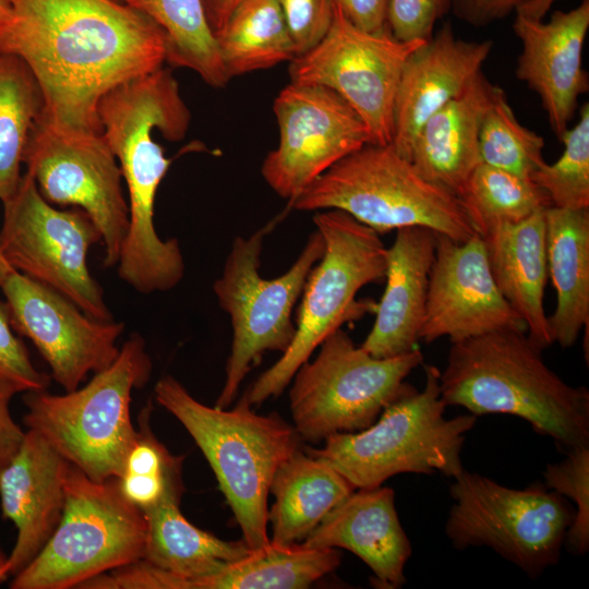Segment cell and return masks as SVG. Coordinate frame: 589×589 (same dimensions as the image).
I'll return each mask as SVG.
<instances>
[{
	"mask_svg": "<svg viewBox=\"0 0 589 589\" xmlns=\"http://www.w3.org/2000/svg\"><path fill=\"white\" fill-rule=\"evenodd\" d=\"M505 328L527 330L493 280L482 237L457 242L436 233L419 339L453 344Z\"/></svg>",
	"mask_w": 589,
	"mask_h": 589,
	"instance_id": "obj_18",
	"label": "cell"
},
{
	"mask_svg": "<svg viewBox=\"0 0 589 589\" xmlns=\"http://www.w3.org/2000/svg\"><path fill=\"white\" fill-rule=\"evenodd\" d=\"M143 513L147 524L143 560L184 578L189 589L195 580L254 552L243 540H221L192 525L182 515L179 501L168 500Z\"/></svg>",
	"mask_w": 589,
	"mask_h": 589,
	"instance_id": "obj_28",
	"label": "cell"
},
{
	"mask_svg": "<svg viewBox=\"0 0 589 589\" xmlns=\"http://www.w3.org/2000/svg\"><path fill=\"white\" fill-rule=\"evenodd\" d=\"M266 232L262 229L248 238L236 237L213 285L232 328L226 378L215 405L218 408L231 405L242 381L266 351L283 353L289 348L296 334L293 306L325 250L324 239L315 229L291 267L278 277L265 279L260 266Z\"/></svg>",
	"mask_w": 589,
	"mask_h": 589,
	"instance_id": "obj_10",
	"label": "cell"
},
{
	"mask_svg": "<svg viewBox=\"0 0 589 589\" xmlns=\"http://www.w3.org/2000/svg\"><path fill=\"white\" fill-rule=\"evenodd\" d=\"M445 534L459 551L488 546L530 578L558 563L575 508L544 484L513 489L462 470L449 488Z\"/></svg>",
	"mask_w": 589,
	"mask_h": 589,
	"instance_id": "obj_9",
	"label": "cell"
},
{
	"mask_svg": "<svg viewBox=\"0 0 589 589\" xmlns=\"http://www.w3.org/2000/svg\"><path fill=\"white\" fill-rule=\"evenodd\" d=\"M286 20L296 57L315 47L334 19L333 0H276Z\"/></svg>",
	"mask_w": 589,
	"mask_h": 589,
	"instance_id": "obj_39",
	"label": "cell"
},
{
	"mask_svg": "<svg viewBox=\"0 0 589 589\" xmlns=\"http://www.w3.org/2000/svg\"><path fill=\"white\" fill-rule=\"evenodd\" d=\"M148 402L140 412L135 441L118 480L123 496L142 512L168 501H181L183 456L172 455L154 435Z\"/></svg>",
	"mask_w": 589,
	"mask_h": 589,
	"instance_id": "obj_34",
	"label": "cell"
},
{
	"mask_svg": "<svg viewBox=\"0 0 589 589\" xmlns=\"http://www.w3.org/2000/svg\"><path fill=\"white\" fill-rule=\"evenodd\" d=\"M207 22L215 35L241 0H202Z\"/></svg>",
	"mask_w": 589,
	"mask_h": 589,
	"instance_id": "obj_44",
	"label": "cell"
},
{
	"mask_svg": "<svg viewBox=\"0 0 589 589\" xmlns=\"http://www.w3.org/2000/svg\"><path fill=\"white\" fill-rule=\"evenodd\" d=\"M215 39L229 80L296 57L286 20L276 0H241L215 33Z\"/></svg>",
	"mask_w": 589,
	"mask_h": 589,
	"instance_id": "obj_29",
	"label": "cell"
},
{
	"mask_svg": "<svg viewBox=\"0 0 589 589\" xmlns=\"http://www.w3.org/2000/svg\"><path fill=\"white\" fill-rule=\"evenodd\" d=\"M17 393L16 387L0 380V469L14 457L25 436L10 413V401Z\"/></svg>",
	"mask_w": 589,
	"mask_h": 589,
	"instance_id": "obj_42",
	"label": "cell"
},
{
	"mask_svg": "<svg viewBox=\"0 0 589 589\" xmlns=\"http://www.w3.org/2000/svg\"><path fill=\"white\" fill-rule=\"evenodd\" d=\"M313 223L324 239V253L304 285L291 345L244 393L251 406L279 396L312 352L342 324L375 311V302L357 301L356 296L385 278L387 248L381 235L339 209L316 213Z\"/></svg>",
	"mask_w": 589,
	"mask_h": 589,
	"instance_id": "obj_6",
	"label": "cell"
},
{
	"mask_svg": "<svg viewBox=\"0 0 589 589\" xmlns=\"http://www.w3.org/2000/svg\"><path fill=\"white\" fill-rule=\"evenodd\" d=\"M278 146L265 157V182L290 203L337 161L371 144L366 125L334 91L288 84L274 101Z\"/></svg>",
	"mask_w": 589,
	"mask_h": 589,
	"instance_id": "obj_15",
	"label": "cell"
},
{
	"mask_svg": "<svg viewBox=\"0 0 589 589\" xmlns=\"http://www.w3.org/2000/svg\"><path fill=\"white\" fill-rule=\"evenodd\" d=\"M302 544L349 550L371 568L374 584L381 588H399L406 582L404 570L412 549L390 488L356 489Z\"/></svg>",
	"mask_w": 589,
	"mask_h": 589,
	"instance_id": "obj_22",
	"label": "cell"
},
{
	"mask_svg": "<svg viewBox=\"0 0 589 589\" xmlns=\"http://www.w3.org/2000/svg\"><path fill=\"white\" fill-rule=\"evenodd\" d=\"M544 485L575 505L574 520L564 546L575 555L589 550V445L565 452V458L549 464L543 471Z\"/></svg>",
	"mask_w": 589,
	"mask_h": 589,
	"instance_id": "obj_37",
	"label": "cell"
},
{
	"mask_svg": "<svg viewBox=\"0 0 589 589\" xmlns=\"http://www.w3.org/2000/svg\"><path fill=\"white\" fill-rule=\"evenodd\" d=\"M23 164L49 203L72 205L89 216L101 233L104 266H116L129 226V208L119 164L103 133L62 129L40 115L31 131Z\"/></svg>",
	"mask_w": 589,
	"mask_h": 589,
	"instance_id": "obj_13",
	"label": "cell"
},
{
	"mask_svg": "<svg viewBox=\"0 0 589 589\" xmlns=\"http://www.w3.org/2000/svg\"><path fill=\"white\" fill-rule=\"evenodd\" d=\"M13 0H0V25L9 17Z\"/></svg>",
	"mask_w": 589,
	"mask_h": 589,
	"instance_id": "obj_47",
	"label": "cell"
},
{
	"mask_svg": "<svg viewBox=\"0 0 589 589\" xmlns=\"http://www.w3.org/2000/svg\"><path fill=\"white\" fill-rule=\"evenodd\" d=\"M588 27L589 0L569 11H555L549 22L516 13L513 25L521 43L516 75L539 95L558 140L589 87L581 60Z\"/></svg>",
	"mask_w": 589,
	"mask_h": 589,
	"instance_id": "obj_19",
	"label": "cell"
},
{
	"mask_svg": "<svg viewBox=\"0 0 589 589\" xmlns=\"http://www.w3.org/2000/svg\"><path fill=\"white\" fill-rule=\"evenodd\" d=\"M548 274L556 293L553 342L572 347L589 324V208L544 212Z\"/></svg>",
	"mask_w": 589,
	"mask_h": 589,
	"instance_id": "obj_26",
	"label": "cell"
},
{
	"mask_svg": "<svg viewBox=\"0 0 589 589\" xmlns=\"http://www.w3.org/2000/svg\"><path fill=\"white\" fill-rule=\"evenodd\" d=\"M555 0H528L515 12L532 20H543Z\"/></svg>",
	"mask_w": 589,
	"mask_h": 589,
	"instance_id": "obj_45",
	"label": "cell"
},
{
	"mask_svg": "<svg viewBox=\"0 0 589 589\" xmlns=\"http://www.w3.org/2000/svg\"><path fill=\"white\" fill-rule=\"evenodd\" d=\"M528 0H454L461 16L473 23H486L516 11Z\"/></svg>",
	"mask_w": 589,
	"mask_h": 589,
	"instance_id": "obj_43",
	"label": "cell"
},
{
	"mask_svg": "<svg viewBox=\"0 0 589 589\" xmlns=\"http://www.w3.org/2000/svg\"><path fill=\"white\" fill-rule=\"evenodd\" d=\"M424 43L400 41L388 31H362L335 5L325 37L290 61V81L334 91L362 119L371 144H390L401 72L410 55Z\"/></svg>",
	"mask_w": 589,
	"mask_h": 589,
	"instance_id": "obj_14",
	"label": "cell"
},
{
	"mask_svg": "<svg viewBox=\"0 0 589 589\" xmlns=\"http://www.w3.org/2000/svg\"><path fill=\"white\" fill-rule=\"evenodd\" d=\"M542 350L517 328L453 342L440 372L442 399L476 417L505 413L526 420L564 453L589 445V390L551 370Z\"/></svg>",
	"mask_w": 589,
	"mask_h": 589,
	"instance_id": "obj_2",
	"label": "cell"
},
{
	"mask_svg": "<svg viewBox=\"0 0 589 589\" xmlns=\"http://www.w3.org/2000/svg\"><path fill=\"white\" fill-rule=\"evenodd\" d=\"M2 203L0 248L12 268L63 294L87 315L113 320L87 266L89 248L103 243L89 216L77 207H53L27 171Z\"/></svg>",
	"mask_w": 589,
	"mask_h": 589,
	"instance_id": "obj_12",
	"label": "cell"
},
{
	"mask_svg": "<svg viewBox=\"0 0 589 589\" xmlns=\"http://www.w3.org/2000/svg\"><path fill=\"white\" fill-rule=\"evenodd\" d=\"M0 289L13 329L32 340L65 392L76 389L88 373L106 369L118 357L117 340L124 323L94 318L63 294L16 271Z\"/></svg>",
	"mask_w": 589,
	"mask_h": 589,
	"instance_id": "obj_16",
	"label": "cell"
},
{
	"mask_svg": "<svg viewBox=\"0 0 589 589\" xmlns=\"http://www.w3.org/2000/svg\"><path fill=\"white\" fill-rule=\"evenodd\" d=\"M156 23L167 38L166 61L188 68L213 87H224L227 76L215 35L202 0H124Z\"/></svg>",
	"mask_w": 589,
	"mask_h": 589,
	"instance_id": "obj_31",
	"label": "cell"
},
{
	"mask_svg": "<svg viewBox=\"0 0 589 589\" xmlns=\"http://www.w3.org/2000/svg\"><path fill=\"white\" fill-rule=\"evenodd\" d=\"M544 212L482 237L497 289L543 349L553 344L543 303L548 279Z\"/></svg>",
	"mask_w": 589,
	"mask_h": 589,
	"instance_id": "obj_25",
	"label": "cell"
},
{
	"mask_svg": "<svg viewBox=\"0 0 589 589\" xmlns=\"http://www.w3.org/2000/svg\"><path fill=\"white\" fill-rule=\"evenodd\" d=\"M118 1H122V2H124V0H118Z\"/></svg>",
	"mask_w": 589,
	"mask_h": 589,
	"instance_id": "obj_49",
	"label": "cell"
},
{
	"mask_svg": "<svg viewBox=\"0 0 589 589\" xmlns=\"http://www.w3.org/2000/svg\"><path fill=\"white\" fill-rule=\"evenodd\" d=\"M458 199L481 237L552 206L549 195L532 180L483 163L472 171Z\"/></svg>",
	"mask_w": 589,
	"mask_h": 589,
	"instance_id": "obj_33",
	"label": "cell"
},
{
	"mask_svg": "<svg viewBox=\"0 0 589 589\" xmlns=\"http://www.w3.org/2000/svg\"><path fill=\"white\" fill-rule=\"evenodd\" d=\"M335 548H308L302 543L269 545L230 563L219 573L197 579L193 589H302L340 565Z\"/></svg>",
	"mask_w": 589,
	"mask_h": 589,
	"instance_id": "obj_30",
	"label": "cell"
},
{
	"mask_svg": "<svg viewBox=\"0 0 589 589\" xmlns=\"http://www.w3.org/2000/svg\"><path fill=\"white\" fill-rule=\"evenodd\" d=\"M564 151L553 164L545 163L531 180L550 197L552 206L589 208V105L579 112L577 123L561 137Z\"/></svg>",
	"mask_w": 589,
	"mask_h": 589,
	"instance_id": "obj_36",
	"label": "cell"
},
{
	"mask_svg": "<svg viewBox=\"0 0 589 589\" xmlns=\"http://www.w3.org/2000/svg\"><path fill=\"white\" fill-rule=\"evenodd\" d=\"M0 55H1V52H0Z\"/></svg>",
	"mask_w": 589,
	"mask_h": 589,
	"instance_id": "obj_51",
	"label": "cell"
},
{
	"mask_svg": "<svg viewBox=\"0 0 589 589\" xmlns=\"http://www.w3.org/2000/svg\"><path fill=\"white\" fill-rule=\"evenodd\" d=\"M0 52L27 65L48 122L101 132V97L163 68L167 38L151 19L118 0H13L0 25Z\"/></svg>",
	"mask_w": 589,
	"mask_h": 589,
	"instance_id": "obj_1",
	"label": "cell"
},
{
	"mask_svg": "<svg viewBox=\"0 0 589 589\" xmlns=\"http://www.w3.org/2000/svg\"><path fill=\"white\" fill-rule=\"evenodd\" d=\"M543 147V137L517 120L506 93L494 85L480 124L481 163L531 180L546 163Z\"/></svg>",
	"mask_w": 589,
	"mask_h": 589,
	"instance_id": "obj_35",
	"label": "cell"
},
{
	"mask_svg": "<svg viewBox=\"0 0 589 589\" xmlns=\"http://www.w3.org/2000/svg\"><path fill=\"white\" fill-rule=\"evenodd\" d=\"M454 0H389L387 29L400 41H428Z\"/></svg>",
	"mask_w": 589,
	"mask_h": 589,
	"instance_id": "obj_40",
	"label": "cell"
},
{
	"mask_svg": "<svg viewBox=\"0 0 589 589\" xmlns=\"http://www.w3.org/2000/svg\"><path fill=\"white\" fill-rule=\"evenodd\" d=\"M354 490L332 465L297 449L279 465L271 482L275 498L267 515L271 543L304 540Z\"/></svg>",
	"mask_w": 589,
	"mask_h": 589,
	"instance_id": "obj_27",
	"label": "cell"
},
{
	"mask_svg": "<svg viewBox=\"0 0 589 589\" xmlns=\"http://www.w3.org/2000/svg\"><path fill=\"white\" fill-rule=\"evenodd\" d=\"M155 399L182 423L207 459L242 540L252 551H264L271 543L269 486L279 465L299 449L294 428L276 413H255L244 394L231 410L206 406L171 375L157 382Z\"/></svg>",
	"mask_w": 589,
	"mask_h": 589,
	"instance_id": "obj_3",
	"label": "cell"
},
{
	"mask_svg": "<svg viewBox=\"0 0 589 589\" xmlns=\"http://www.w3.org/2000/svg\"><path fill=\"white\" fill-rule=\"evenodd\" d=\"M290 205L339 209L383 235L425 227L457 242L476 235L459 199L425 180L392 144H366L317 177Z\"/></svg>",
	"mask_w": 589,
	"mask_h": 589,
	"instance_id": "obj_7",
	"label": "cell"
},
{
	"mask_svg": "<svg viewBox=\"0 0 589 589\" xmlns=\"http://www.w3.org/2000/svg\"><path fill=\"white\" fill-rule=\"evenodd\" d=\"M146 532L144 513L123 496L117 478L96 481L70 464L60 522L10 588H79L143 558Z\"/></svg>",
	"mask_w": 589,
	"mask_h": 589,
	"instance_id": "obj_8",
	"label": "cell"
},
{
	"mask_svg": "<svg viewBox=\"0 0 589 589\" xmlns=\"http://www.w3.org/2000/svg\"><path fill=\"white\" fill-rule=\"evenodd\" d=\"M152 370L144 338L133 333L116 360L82 388L63 395L25 392L23 421L91 479L119 478L136 436L131 394L146 385Z\"/></svg>",
	"mask_w": 589,
	"mask_h": 589,
	"instance_id": "obj_5",
	"label": "cell"
},
{
	"mask_svg": "<svg viewBox=\"0 0 589 589\" xmlns=\"http://www.w3.org/2000/svg\"><path fill=\"white\" fill-rule=\"evenodd\" d=\"M440 370L424 365L421 390L408 387L369 428L336 433L321 448L305 453L332 465L354 489L382 485L399 473H442L454 479L462 470L461 450L476 416L445 417Z\"/></svg>",
	"mask_w": 589,
	"mask_h": 589,
	"instance_id": "obj_4",
	"label": "cell"
},
{
	"mask_svg": "<svg viewBox=\"0 0 589 589\" xmlns=\"http://www.w3.org/2000/svg\"><path fill=\"white\" fill-rule=\"evenodd\" d=\"M493 86L480 72L425 121L410 151L417 171L457 197L481 164L479 131Z\"/></svg>",
	"mask_w": 589,
	"mask_h": 589,
	"instance_id": "obj_24",
	"label": "cell"
},
{
	"mask_svg": "<svg viewBox=\"0 0 589 589\" xmlns=\"http://www.w3.org/2000/svg\"><path fill=\"white\" fill-rule=\"evenodd\" d=\"M44 109L39 86L16 56L0 55V201L16 190L31 131Z\"/></svg>",
	"mask_w": 589,
	"mask_h": 589,
	"instance_id": "obj_32",
	"label": "cell"
},
{
	"mask_svg": "<svg viewBox=\"0 0 589 589\" xmlns=\"http://www.w3.org/2000/svg\"><path fill=\"white\" fill-rule=\"evenodd\" d=\"M97 117L128 192H157L171 159L154 140V131L179 141L191 120L171 71L160 68L110 89L99 100Z\"/></svg>",
	"mask_w": 589,
	"mask_h": 589,
	"instance_id": "obj_17",
	"label": "cell"
},
{
	"mask_svg": "<svg viewBox=\"0 0 589 589\" xmlns=\"http://www.w3.org/2000/svg\"><path fill=\"white\" fill-rule=\"evenodd\" d=\"M0 380L12 384L19 393L44 390L50 376L38 371L24 342L14 334L8 306L0 301Z\"/></svg>",
	"mask_w": 589,
	"mask_h": 589,
	"instance_id": "obj_38",
	"label": "cell"
},
{
	"mask_svg": "<svg viewBox=\"0 0 589 589\" xmlns=\"http://www.w3.org/2000/svg\"><path fill=\"white\" fill-rule=\"evenodd\" d=\"M341 14L356 27L382 33L387 29L389 0H333Z\"/></svg>",
	"mask_w": 589,
	"mask_h": 589,
	"instance_id": "obj_41",
	"label": "cell"
},
{
	"mask_svg": "<svg viewBox=\"0 0 589 589\" xmlns=\"http://www.w3.org/2000/svg\"><path fill=\"white\" fill-rule=\"evenodd\" d=\"M320 347L314 360L297 370L289 393L293 428L301 440L313 443L369 428L408 387L406 377L423 362L418 348L375 358L341 328Z\"/></svg>",
	"mask_w": 589,
	"mask_h": 589,
	"instance_id": "obj_11",
	"label": "cell"
},
{
	"mask_svg": "<svg viewBox=\"0 0 589 589\" xmlns=\"http://www.w3.org/2000/svg\"><path fill=\"white\" fill-rule=\"evenodd\" d=\"M5 560L7 558H3L1 553H0V579H1V581L8 576L7 573H5Z\"/></svg>",
	"mask_w": 589,
	"mask_h": 589,
	"instance_id": "obj_48",
	"label": "cell"
},
{
	"mask_svg": "<svg viewBox=\"0 0 589 589\" xmlns=\"http://www.w3.org/2000/svg\"><path fill=\"white\" fill-rule=\"evenodd\" d=\"M0 582H1V579H0Z\"/></svg>",
	"mask_w": 589,
	"mask_h": 589,
	"instance_id": "obj_50",
	"label": "cell"
},
{
	"mask_svg": "<svg viewBox=\"0 0 589 589\" xmlns=\"http://www.w3.org/2000/svg\"><path fill=\"white\" fill-rule=\"evenodd\" d=\"M492 41H467L449 24L416 49L405 63L394 106L392 145L409 159L425 121L460 94L481 72Z\"/></svg>",
	"mask_w": 589,
	"mask_h": 589,
	"instance_id": "obj_21",
	"label": "cell"
},
{
	"mask_svg": "<svg viewBox=\"0 0 589 589\" xmlns=\"http://www.w3.org/2000/svg\"><path fill=\"white\" fill-rule=\"evenodd\" d=\"M67 461L36 431L27 429L14 457L0 469L2 515L17 529L7 575H16L43 550L60 522L65 503Z\"/></svg>",
	"mask_w": 589,
	"mask_h": 589,
	"instance_id": "obj_20",
	"label": "cell"
},
{
	"mask_svg": "<svg viewBox=\"0 0 589 589\" xmlns=\"http://www.w3.org/2000/svg\"><path fill=\"white\" fill-rule=\"evenodd\" d=\"M12 272H14V269L4 257L0 248V288Z\"/></svg>",
	"mask_w": 589,
	"mask_h": 589,
	"instance_id": "obj_46",
	"label": "cell"
},
{
	"mask_svg": "<svg viewBox=\"0 0 589 589\" xmlns=\"http://www.w3.org/2000/svg\"><path fill=\"white\" fill-rule=\"evenodd\" d=\"M387 249L385 289L375 308V321L361 347L375 358H393L417 349L436 232L425 227L396 230Z\"/></svg>",
	"mask_w": 589,
	"mask_h": 589,
	"instance_id": "obj_23",
	"label": "cell"
}]
</instances>
